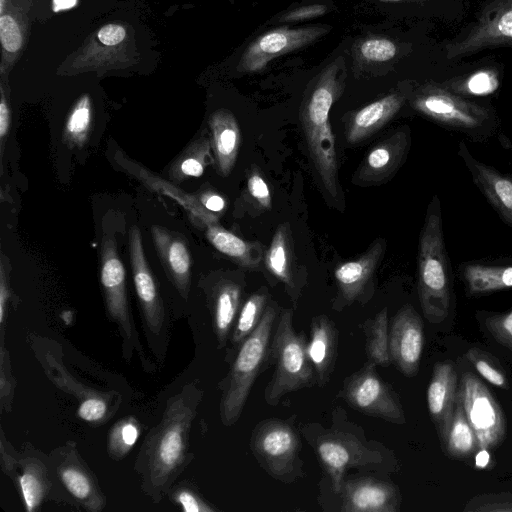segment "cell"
Listing matches in <instances>:
<instances>
[{
	"mask_svg": "<svg viewBox=\"0 0 512 512\" xmlns=\"http://www.w3.org/2000/svg\"><path fill=\"white\" fill-rule=\"evenodd\" d=\"M345 78V61L339 56L314 79L300 110L310 159L323 188L333 199L339 197V183L335 138L329 113L342 94Z\"/></svg>",
	"mask_w": 512,
	"mask_h": 512,
	"instance_id": "obj_1",
	"label": "cell"
},
{
	"mask_svg": "<svg viewBox=\"0 0 512 512\" xmlns=\"http://www.w3.org/2000/svg\"><path fill=\"white\" fill-rule=\"evenodd\" d=\"M418 296L425 318L443 321L452 298V269L444 241L441 202L434 195L428 205L418 245Z\"/></svg>",
	"mask_w": 512,
	"mask_h": 512,
	"instance_id": "obj_2",
	"label": "cell"
},
{
	"mask_svg": "<svg viewBox=\"0 0 512 512\" xmlns=\"http://www.w3.org/2000/svg\"><path fill=\"white\" fill-rule=\"evenodd\" d=\"M336 423L325 428L317 423L305 424L301 431L327 472L332 491L338 493L350 468L379 470L387 464V451L381 444L370 442L362 433Z\"/></svg>",
	"mask_w": 512,
	"mask_h": 512,
	"instance_id": "obj_3",
	"label": "cell"
},
{
	"mask_svg": "<svg viewBox=\"0 0 512 512\" xmlns=\"http://www.w3.org/2000/svg\"><path fill=\"white\" fill-rule=\"evenodd\" d=\"M410 105L423 117L474 142L488 141L499 127L497 114L491 107L471 101L445 86L421 87L413 93Z\"/></svg>",
	"mask_w": 512,
	"mask_h": 512,
	"instance_id": "obj_4",
	"label": "cell"
},
{
	"mask_svg": "<svg viewBox=\"0 0 512 512\" xmlns=\"http://www.w3.org/2000/svg\"><path fill=\"white\" fill-rule=\"evenodd\" d=\"M278 313V305L269 303L256 329L237 348L220 402V418L225 426H232L238 421L254 381L268 360Z\"/></svg>",
	"mask_w": 512,
	"mask_h": 512,
	"instance_id": "obj_5",
	"label": "cell"
},
{
	"mask_svg": "<svg viewBox=\"0 0 512 512\" xmlns=\"http://www.w3.org/2000/svg\"><path fill=\"white\" fill-rule=\"evenodd\" d=\"M292 318L291 309L279 312L270 341L268 360L275 362V369L265 387L264 400L271 406H276L284 395L317 383L306 351L307 340L303 333L295 332Z\"/></svg>",
	"mask_w": 512,
	"mask_h": 512,
	"instance_id": "obj_6",
	"label": "cell"
},
{
	"mask_svg": "<svg viewBox=\"0 0 512 512\" xmlns=\"http://www.w3.org/2000/svg\"><path fill=\"white\" fill-rule=\"evenodd\" d=\"M195 405L184 394L172 399L148 448L147 474L151 487L161 490L184 462Z\"/></svg>",
	"mask_w": 512,
	"mask_h": 512,
	"instance_id": "obj_7",
	"label": "cell"
},
{
	"mask_svg": "<svg viewBox=\"0 0 512 512\" xmlns=\"http://www.w3.org/2000/svg\"><path fill=\"white\" fill-rule=\"evenodd\" d=\"M250 448L259 465L275 480L291 483L303 475L301 440L294 426L265 419L254 428Z\"/></svg>",
	"mask_w": 512,
	"mask_h": 512,
	"instance_id": "obj_8",
	"label": "cell"
},
{
	"mask_svg": "<svg viewBox=\"0 0 512 512\" xmlns=\"http://www.w3.org/2000/svg\"><path fill=\"white\" fill-rule=\"evenodd\" d=\"M133 32L121 22L99 27L62 65L65 73L106 72L127 68L138 62Z\"/></svg>",
	"mask_w": 512,
	"mask_h": 512,
	"instance_id": "obj_9",
	"label": "cell"
},
{
	"mask_svg": "<svg viewBox=\"0 0 512 512\" xmlns=\"http://www.w3.org/2000/svg\"><path fill=\"white\" fill-rule=\"evenodd\" d=\"M457 394L477 435L480 449L497 448L506 437V419L490 390L475 374L465 372Z\"/></svg>",
	"mask_w": 512,
	"mask_h": 512,
	"instance_id": "obj_10",
	"label": "cell"
},
{
	"mask_svg": "<svg viewBox=\"0 0 512 512\" xmlns=\"http://www.w3.org/2000/svg\"><path fill=\"white\" fill-rule=\"evenodd\" d=\"M100 280L107 313L121 331L127 358L128 352L130 356L133 347L138 348L142 353L130 317L125 268L119 257L114 236L106 233L102 237L100 246Z\"/></svg>",
	"mask_w": 512,
	"mask_h": 512,
	"instance_id": "obj_11",
	"label": "cell"
},
{
	"mask_svg": "<svg viewBox=\"0 0 512 512\" xmlns=\"http://www.w3.org/2000/svg\"><path fill=\"white\" fill-rule=\"evenodd\" d=\"M368 361L360 370L348 376L340 395L355 410L394 424L406 422L404 411L390 387L383 382Z\"/></svg>",
	"mask_w": 512,
	"mask_h": 512,
	"instance_id": "obj_12",
	"label": "cell"
},
{
	"mask_svg": "<svg viewBox=\"0 0 512 512\" xmlns=\"http://www.w3.org/2000/svg\"><path fill=\"white\" fill-rule=\"evenodd\" d=\"M500 46H512V0L490 1L468 33L448 45L446 57L458 58Z\"/></svg>",
	"mask_w": 512,
	"mask_h": 512,
	"instance_id": "obj_13",
	"label": "cell"
},
{
	"mask_svg": "<svg viewBox=\"0 0 512 512\" xmlns=\"http://www.w3.org/2000/svg\"><path fill=\"white\" fill-rule=\"evenodd\" d=\"M328 31L329 28L324 26L281 27L268 31L249 44L237 70L242 73L260 72L271 60L311 44Z\"/></svg>",
	"mask_w": 512,
	"mask_h": 512,
	"instance_id": "obj_14",
	"label": "cell"
},
{
	"mask_svg": "<svg viewBox=\"0 0 512 512\" xmlns=\"http://www.w3.org/2000/svg\"><path fill=\"white\" fill-rule=\"evenodd\" d=\"M411 146L410 128L403 126L377 143L364 157L352 178L361 185H378L389 181L403 165Z\"/></svg>",
	"mask_w": 512,
	"mask_h": 512,
	"instance_id": "obj_15",
	"label": "cell"
},
{
	"mask_svg": "<svg viewBox=\"0 0 512 512\" xmlns=\"http://www.w3.org/2000/svg\"><path fill=\"white\" fill-rule=\"evenodd\" d=\"M129 254L135 290L145 325L151 334L158 336L164 325V306L147 263L142 236L137 226H132L129 231Z\"/></svg>",
	"mask_w": 512,
	"mask_h": 512,
	"instance_id": "obj_16",
	"label": "cell"
},
{
	"mask_svg": "<svg viewBox=\"0 0 512 512\" xmlns=\"http://www.w3.org/2000/svg\"><path fill=\"white\" fill-rule=\"evenodd\" d=\"M424 346L423 322L411 305H404L393 317L389 329V350L392 362L407 377L419 370Z\"/></svg>",
	"mask_w": 512,
	"mask_h": 512,
	"instance_id": "obj_17",
	"label": "cell"
},
{
	"mask_svg": "<svg viewBox=\"0 0 512 512\" xmlns=\"http://www.w3.org/2000/svg\"><path fill=\"white\" fill-rule=\"evenodd\" d=\"M386 243L377 238L358 258L339 264L334 271L338 288L333 308L337 311L363 297L365 290L372 284L378 265L384 255Z\"/></svg>",
	"mask_w": 512,
	"mask_h": 512,
	"instance_id": "obj_18",
	"label": "cell"
},
{
	"mask_svg": "<svg viewBox=\"0 0 512 512\" xmlns=\"http://www.w3.org/2000/svg\"><path fill=\"white\" fill-rule=\"evenodd\" d=\"M339 510L345 512H397L401 496L390 482L374 477L344 478Z\"/></svg>",
	"mask_w": 512,
	"mask_h": 512,
	"instance_id": "obj_19",
	"label": "cell"
},
{
	"mask_svg": "<svg viewBox=\"0 0 512 512\" xmlns=\"http://www.w3.org/2000/svg\"><path fill=\"white\" fill-rule=\"evenodd\" d=\"M457 154L478 190L502 221L512 228V176L479 161L464 141L459 142Z\"/></svg>",
	"mask_w": 512,
	"mask_h": 512,
	"instance_id": "obj_20",
	"label": "cell"
},
{
	"mask_svg": "<svg viewBox=\"0 0 512 512\" xmlns=\"http://www.w3.org/2000/svg\"><path fill=\"white\" fill-rule=\"evenodd\" d=\"M152 239L167 275L182 295L187 298L191 284L192 258L183 235L163 226H151Z\"/></svg>",
	"mask_w": 512,
	"mask_h": 512,
	"instance_id": "obj_21",
	"label": "cell"
},
{
	"mask_svg": "<svg viewBox=\"0 0 512 512\" xmlns=\"http://www.w3.org/2000/svg\"><path fill=\"white\" fill-rule=\"evenodd\" d=\"M458 275L470 296L512 289V258L465 261Z\"/></svg>",
	"mask_w": 512,
	"mask_h": 512,
	"instance_id": "obj_22",
	"label": "cell"
},
{
	"mask_svg": "<svg viewBox=\"0 0 512 512\" xmlns=\"http://www.w3.org/2000/svg\"><path fill=\"white\" fill-rule=\"evenodd\" d=\"M457 392V372L452 363H436L427 389V405L441 441L453 417Z\"/></svg>",
	"mask_w": 512,
	"mask_h": 512,
	"instance_id": "obj_23",
	"label": "cell"
},
{
	"mask_svg": "<svg viewBox=\"0 0 512 512\" xmlns=\"http://www.w3.org/2000/svg\"><path fill=\"white\" fill-rule=\"evenodd\" d=\"M405 96L388 94L352 113L345 124V139L355 145L385 126L402 108Z\"/></svg>",
	"mask_w": 512,
	"mask_h": 512,
	"instance_id": "obj_24",
	"label": "cell"
},
{
	"mask_svg": "<svg viewBox=\"0 0 512 512\" xmlns=\"http://www.w3.org/2000/svg\"><path fill=\"white\" fill-rule=\"evenodd\" d=\"M338 334L335 324L326 315L312 318L306 351L314 368L317 384L324 386L333 372L337 355Z\"/></svg>",
	"mask_w": 512,
	"mask_h": 512,
	"instance_id": "obj_25",
	"label": "cell"
},
{
	"mask_svg": "<svg viewBox=\"0 0 512 512\" xmlns=\"http://www.w3.org/2000/svg\"><path fill=\"white\" fill-rule=\"evenodd\" d=\"M116 162L126 171L133 176L137 177L147 187L176 200L188 212L193 224L200 228H205L207 225L218 222V217L207 212L199 202L197 194H187L170 184L154 177L148 170L141 167L139 163L134 162L126 157L121 151H117L114 156Z\"/></svg>",
	"mask_w": 512,
	"mask_h": 512,
	"instance_id": "obj_26",
	"label": "cell"
},
{
	"mask_svg": "<svg viewBox=\"0 0 512 512\" xmlns=\"http://www.w3.org/2000/svg\"><path fill=\"white\" fill-rule=\"evenodd\" d=\"M211 147L217 170L228 176L237 160L241 133L234 114L228 109H218L209 118Z\"/></svg>",
	"mask_w": 512,
	"mask_h": 512,
	"instance_id": "obj_27",
	"label": "cell"
},
{
	"mask_svg": "<svg viewBox=\"0 0 512 512\" xmlns=\"http://www.w3.org/2000/svg\"><path fill=\"white\" fill-rule=\"evenodd\" d=\"M241 286L230 279L218 281L210 293L213 328L219 347L226 345L240 310Z\"/></svg>",
	"mask_w": 512,
	"mask_h": 512,
	"instance_id": "obj_28",
	"label": "cell"
},
{
	"mask_svg": "<svg viewBox=\"0 0 512 512\" xmlns=\"http://www.w3.org/2000/svg\"><path fill=\"white\" fill-rule=\"evenodd\" d=\"M205 236L210 244L239 266L255 270L263 259V248L258 243L245 241L217 223L207 225Z\"/></svg>",
	"mask_w": 512,
	"mask_h": 512,
	"instance_id": "obj_29",
	"label": "cell"
},
{
	"mask_svg": "<svg viewBox=\"0 0 512 512\" xmlns=\"http://www.w3.org/2000/svg\"><path fill=\"white\" fill-rule=\"evenodd\" d=\"M441 442L447 454L460 460L468 459L480 451L477 435L466 417L458 394L451 423Z\"/></svg>",
	"mask_w": 512,
	"mask_h": 512,
	"instance_id": "obj_30",
	"label": "cell"
},
{
	"mask_svg": "<svg viewBox=\"0 0 512 512\" xmlns=\"http://www.w3.org/2000/svg\"><path fill=\"white\" fill-rule=\"evenodd\" d=\"M268 271L289 290L294 288L293 245L290 226L283 223L275 231L265 257Z\"/></svg>",
	"mask_w": 512,
	"mask_h": 512,
	"instance_id": "obj_31",
	"label": "cell"
},
{
	"mask_svg": "<svg viewBox=\"0 0 512 512\" xmlns=\"http://www.w3.org/2000/svg\"><path fill=\"white\" fill-rule=\"evenodd\" d=\"M61 482L68 492L86 509L98 511L103 507V497L89 472L76 460H67L58 468Z\"/></svg>",
	"mask_w": 512,
	"mask_h": 512,
	"instance_id": "obj_32",
	"label": "cell"
},
{
	"mask_svg": "<svg viewBox=\"0 0 512 512\" xmlns=\"http://www.w3.org/2000/svg\"><path fill=\"white\" fill-rule=\"evenodd\" d=\"M27 21L22 11L9 9L0 14L2 60L0 71L8 72L22 51L26 40Z\"/></svg>",
	"mask_w": 512,
	"mask_h": 512,
	"instance_id": "obj_33",
	"label": "cell"
},
{
	"mask_svg": "<svg viewBox=\"0 0 512 512\" xmlns=\"http://www.w3.org/2000/svg\"><path fill=\"white\" fill-rule=\"evenodd\" d=\"M211 141L201 136L191 142L171 164L168 172L171 180L181 182L190 177H199L211 162Z\"/></svg>",
	"mask_w": 512,
	"mask_h": 512,
	"instance_id": "obj_34",
	"label": "cell"
},
{
	"mask_svg": "<svg viewBox=\"0 0 512 512\" xmlns=\"http://www.w3.org/2000/svg\"><path fill=\"white\" fill-rule=\"evenodd\" d=\"M93 118L91 97L81 95L72 106L63 129V141L69 148H82L89 139Z\"/></svg>",
	"mask_w": 512,
	"mask_h": 512,
	"instance_id": "obj_35",
	"label": "cell"
},
{
	"mask_svg": "<svg viewBox=\"0 0 512 512\" xmlns=\"http://www.w3.org/2000/svg\"><path fill=\"white\" fill-rule=\"evenodd\" d=\"M267 305L268 294L264 290H258L245 300L232 330L231 342L234 347L238 348L241 342L256 329Z\"/></svg>",
	"mask_w": 512,
	"mask_h": 512,
	"instance_id": "obj_36",
	"label": "cell"
},
{
	"mask_svg": "<svg viewBox=\"0 0 512 512\" xmlns=\"http://www.w3.org/2000/svg\"><path fill=\"white\" fill-rule=\"evenodd\" d=\"M366 352L368 361L376 366H388L392 359L389 350L388 309L384 307L366 328Z\"/></svg>",
	"mask_w": 512,
	"mask_h": 512,
	"instance_id": "obj_37",
	"label": "cell"
},
{
	"mask_svg": "<svg viewBox=\"0 0 512 512\" xmlns=\"http://www.w3.org/2000/svg\"><path fill=\"white\" fill-rule=\"evenodd\" d=\"M18 485L28 512L38 509L46 492L45 472L41 463L29 460L23 465V471L18 476Z\"/></svg>",
	"mask_w": 512,
	"mask_h": 512,
	"instance_id": "obj_38",
	"label": "cell"
},
{
	"mask_svg": "<svg viewBox=\"0 0 512 512\" xmlns=\"http://www.w3.org/2000/svg\"><path fill=\"white\" fill-rule=\"evenodd\" d=\"M449 90L461 96H486L495 92L499 87L498 73L492 69H484L472 73L464 79L444 85Z\"/></svg>",
	"mask_w": 512,
	"mask_h": 512,
	"instance_id": "obj_39",
	"label": "cell"
},
{
	"mask_svg": "<svg viewBox=\"0 0 512 512\" xmlns=\"http://www.w3.org/2000/svg\"><path fill=\"white\" fill-rule=\"evenodd\" d=\"M466 357L488 382L499 388L508 389L509 382L506 373L497 358L478 348L469 349Z\"/></svg>",
	"mask_w": 512,
	"mask_h": 512,
	"instance_id": "obj_40",
	"label": "cell"
},
{
	"mask_svg": "<svg viewBox=\"0 0 512 512\" xmlns=\"http://www.w3.org/2000/svg\"><path fill=\"white\" fill-rule=\"evenodd\" d=\"M139 433V426L133 418L117 422L108 437V451L111 457H124L136 443Z\"/></svg>",
	"mask_w": 512,
	"mask_h": 512,
	"instance_id": "obj_41",
	"label": "cell"
},
{
	"mask_svg": "<svg viewBox=\"0 0 512 512\" xmlns=\"http://www.w3.org/2000/svg\"><path fill=\"white\" fill-rule=\"evenodd\" d=\"M358 51L365 61L385 62L395 57L397 46L388 38L371 37L360 43Z\"/></svg>",
	"mask_w": 512,
	"mask_h": 512,
	"instance_id": "obj_42",
	"label": "cell"
},
{
	"mask_svg": "<svg viewBox=\"0 0 512 512\" xmlns=\"http://www.w3.org/2000/svg\"><path fill=\"white\" fill-rule=\"evenodd\" d=\"M0 400L1 410L10 411L12 398L14 395V388L16 382L13 379L10 371L9 353L4 344V328L1 327V349H0Z\"/></svg>",
	"mask_w": 512,
	"mask_h": 512,
	"instance_id": "obj_43",
	"label": "cell"
},
{
	"mask_svg": "<svg viewBox=\"0 0 512 512\" xmlns=\"http://www.w3.org/2000/svg\"><path fill=\"white\" fill-rule=\"evenodd\" d=\"M464 511L512 512V494L497 493L476 496L467 503Z\"/></svg>",
	"mask_w": 512,
	"mask_h": 512,
	"instance_id": "obj_44",
	"label": "cell"
},
{
	"mask_svg": "<svg viewBox=\"0 0 512 512\" xmlns=\"http://www.w3.org/2000/svg\"><path fill=\"white\" fill-rule=\"evenodd\" d=\"M485 325L499 343L512 351V310L488 316Z\"/></svg>",
	"mask_w": 512,
	"mask_h": 512,
	"instance_id": "obj_45",
	"label": "cell"
},
{
	"mask_svg": "<svg viewBox=\"0 0 512 512\" xmlns=\"http://www.w3.org/2000/svg\"><path fill=\"white\" fill-rule=\"evenodd\" d=\"M247 192L252 200L263 210H270L272 197L268 184L261 172L252 167L247 176Z\"/></svg>",
	"mask_w": 512,
	"mask_h": 512,
	"instance_id": "obj_46",
	"label": "cell"
},
{
	"mask_svg": "<svg viewBox=\"0 0 512 512\" xmlns=\"http://www.w3.org/2000/svg\"><path fill=\"white\" fill-rule=\"evenodd\" d=\"M107 412V403L100 396L90 397L82 401L77 410L79 418L89 423L101 421L107 415Z\"/></svg>",
	"mask_w": 512,
	"mask_h": 512,
	"instance_id": "obj_47",
	"label": "cell"
},
{
	"mask_svg": "<svg viewBox=\"0 0 512 512\" xmlns=\"http://www.w3.org/2000/svg\"><path fill=\"white\" fill-rule=\"evenodd\" d=\"M175 502L185 512H211L214 508L189 489H180L174 495Z\"/></svg>",
	"mask_w": 512,
	"mask_h": 512,
	"instance_id": "obj_48",
	"label": "cell"
},
{
	"mask_svg": "<svg viewBox=\"0 0 512 512\" xmlns=\"http://www.w3.org/2000/svg\"><path fill=\"white\" fill-rule=\"evenodd\" d=\"M327 10V6L322 4L302 6L288 11L278 19V22L288 23L311 19L325 14Z\"/></svg>",
	"mask_w": 512,
	"mask_h": 512,
	"instance_id": "obj_49",
	"label": "cell"
},
{
	"mask_svg": "<svg viewBox=\"0 0 512 512\" xmlns=\"http://www.w3.org/2000/svg\"><path fill=\"white\" fill-rule=\"evenodd\" d=\"M197 196L202 207L218 218L226 210L225 198L213 190H203L197 193Z\"/></svg>",
	"mask_w": 512,
	"mask_h": 512,
	"instance_id": "obj_50",
	"label": "cell"
},
{
	"mask_svg": "<svg viewBox=\"0 0 512 512\" xmlns=\"http://www.w3.org/2000/svg\"><path fill=\"white\" fill-rule=\"evenodd\" d=\"M10 297V289H9V277L8 270H6L4 265V260L1 261L0 266V324L3 326L5 320V313L7 303Z\"/></svg>",
	"mask_w": 512,
	"mask_h": 512,
	"instance_id": "obj_51",
	"label": "cell"
},
{
	"mask_svg": "<svg viewBox=\"0 0 512 512\" xmlns=\"http://www.w3.org/2000/svg\"><path fill=\"white\" fill-rule=\"evenodd\" d=\"M1 89V100H0V140H1V148L3 150V144L6 136L9 133L10 122H11V113L8 100L5 95V91L3 85L0 87Z\"/></svg>",
	"mask_w": 512,
	"mask_h": 512,
	"instance_id": "obj_52",
	"label": "cell"
},
{
	"mask_svg": "<svg viewBox=\"0 0 512 512\" xmlns=\"http://www.w3.org/2000/svg\"><path fill=\"white\" fill-rule=\"evenodd\" d=\"M77 4V0H53V11L59 12L61 10H68Z\"/></svg>",
	"mask_w": 512,
	"mask_h": 512,
	"instance_id": "obj_53",
	"label": "cell"
},
{
	"mask_svg": "<svg viewBox=\"0 0 512 512\" xmlns=\"http://www.w3.org/2000/svg\"><path fill=\"white\" fill-rule=\"evenodd\" d=\"M489 462L488 450L480 449L476 456V465L478 467H485Z\"/></svg>",
	"mask_w": 512,
	"mask_h": 512,
	"instance_id": "obj_54",
	"label": "cell"
},
{
	"mask_svg": "<svg viewBox=\"0 0 512 512\" xmlns=\"http://www.w3.org/2000/svg\"><path fill=\"white\" fill-rule=\"evenodd\" d=\"M9 1L10 0H0V14L7 10Z\"/></svg>",
	"mask_w": 512,
	"mask_h": 512,
	"instance_id": "obj_55",
	"label": "cell"
},
{
	"mask_svg": "<svg viewBox=\"0 0 512 512\" xmlns=\"http://www.w3.org/2000/svg\"><path fill=\"white\" fill-rule=\"evenodd\" d=\"M379 1H402V0H379Z\"/></svg>",
	"mask_w": 512,
	"mask_h": 512,
	"instance_id": "obj_56",
	"label": "cell"
}]
</instances>
